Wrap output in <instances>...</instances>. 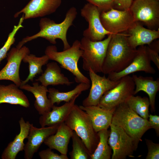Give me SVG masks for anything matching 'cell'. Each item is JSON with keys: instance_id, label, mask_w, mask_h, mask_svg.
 I'll list each match as a JSON object with an SVG mask.
<instances>
[{"instance_id": "cell-1", "label": "cell", "mask_w": 159, "mask_h": 159, "mask_svg": "<svg viewBox=\"0 0 159 159\" xmlns=\"http://www.w3.org/2000/svg\"><path fill=\"white\" fill-rule=\"evenodd\" d=\"M126 32L112 34L103 62L102 73L105 74L118 72L131 62L137 52L127 39Z\"/></svg>"}, {"instance_id": "cell-2", "label": "cell", "mask_w": 159, "mask_h": 159, "mask_svg": "<svg viewBox=\"0 0 159 159\" xmlns=\"http://www.w3.org/2000/svg\"><path fill=\"white\" fill-rule=\"evenodd\" d=\"M77 14L75 7H71L67 12L64 20L59 23H57L49 18H42L39 24L40 31L34 35L23 38L19 42L16 47L20 48L27 42L41 37L54 44H56V39H59L62 42L63 50L69 48L71 46L67 40V32L69 28L73 25Z\"/></svg>"}, {"instance_id": "cell-3", "label": "cell", "mask_w": 159, "mask_h": 159, "mask_svg": "<svg viewBox=\"0 0 159 159\" xmlns=\"http://www.w3.org/2000/svg\"><path fill=\"white\" fill-rule=\"evenodd\" d=\"M111 123L122 128L133 140L137 147L143 136L151 128L148 120L135 113L125 102L115 109Z\"/></svg>"}, {"instance_id": "cell-4", "label": "cell", "mask_w": 159, "mask_h": 159, "mask_svg": "<svg viewBox=\"0 0 159 159\" xmlns=\"http://www.w3.org/2000/svg\"><path fill=\"white\" fill-rule=\"evenodd\" d=\"M80 45V41L76 40L70 48L61 52L57 51L56 46L49 45L46 48L45 54L49 60L57 62L61 67L71 72L76 82L90 84V80L82 74L78 66V62L82 54Z\"/></svg>"}, {"instance_id": "cell-5", "label": "cell", "mask_w": 159, "mask_h": 159, "mask_svg": "<svg viewBox=\"0 0 159 159\" xmlns=\"http://www.w3.org/2000/svg\"><path fill=\"white\" fill-rule=\"evenodd\" d=\"M64 122L76 132L90 153L92 154L97 145L99 138L87 114L75 104Z\"/></svg>"}, {"instance_id": "cell-6", "label": "cell", "mask_w": 159, "mask_h": 159, "mask_svg": "<svg viewBox=\"0 0 159 159\" xmlns=\"http://www.w3.org/2000/svg\"><path fill=\"white\" fill-rule=\"evenodd\" d=\"M112 34L101 41H93L83 37L81 39L80 48L82 51V68L88 71L91 69L94 72H102L103 62L108 44Z\"/></svg>"}, {"instance_id": "cell-7", "label": "cell", "mask_w": 159, "mask_h": 159, "mask_svg": "<svg viewBox=\"0 0 159 159\" xmlns=\"http://www.w3.org/2000/svg\"><path fill=\"white\" fill-rule=\"evenodd\" d=\"M135 87L132 77L129 75L125 76L119 80L115 86L104 94L98 105L108 110H115L130 96L134 95Z\"/></svg>"}, {"instance_id": "cell-8", "label": "cell", "mask_w": 159, "mask_h": 159, "mask_svg": "<svg viewBox=\"0 0 159 159\" xmlns=\"http://www.w3.org/2000/svg\"><path fill=\"white\" fill-rule=\"evenodd\" d=\"M130 10L135 22L140 23L149 29H159L158 1L134 0Z\"/></svg>"}, {"instance_id": "cell-9", "label": "cell", "mask_w": 159, "mask_h": 159, "mask_svg": "<svg viewBox=\"0 0 159 159\" xmlns=\"http://www.w3.org/2000/svg\"><path fill=\"white\" fill-rule=\"evenodd\" d=\"M108 142L113 151L112 159L132 157L137 147L133 140L120 127L111 124Z\"/></svg>"}, {"instance_id": "cell-10", "label": "cell", "mask_w": 159, "mask_h": 159, "mask_svg": "<svg viewBox=\"0 0 159 159\" xmlns=\"http://www.w3.org/2000/svg\"><path fill=\"white\" fill-rule=\"evenodd\" d=\"M100 18L104 28L112 34L127 32L135 22L129 10H120L112 8L100 13Z\"/></svg>"}, {"instance_id": "cell-11", "label": "cell", "mask_w": 159, "mask_h": 159, "mask_svg": "<svg viewBox=\"0 0 159 159\" xmlns=\"http://www.w3.org/2000/svg\"><path fill=\"white\" fill-rule=\"evenodd\" d=\"M100 13L97 7L89 3L85 4L81 10V16L88 23V28L84 31L83 35L93 41L102 40L106 35L111 34L102 26Z\"/></svg>"}, {"instance_id": "cell-12", "label": "cell", "mask_w": 159, "mask_h": 159, "mask_svg": "<svg viewBox=\"0 0 159 159\" xmlns=\"http://www.w3.org/2000/svg\"><path fill=\"white\" fill-rule=\"evenodd\" d=\"M30 53L29 48L26 46L11 48L7 54V63L0 71V80L11 81L19 87L21 84L19 75L21 63L24 57Z\"/></svg>"}, {"instance_id": "cell-13", "label": "cell", "mask_w": 159, "mask_h": 159, "mask_svg": "<svg viewBox=\"0 0 159 159\" xmlns=\"http://www.w3.org/2000/svg\"><path fill=\"white\" fill-rule=\"evenodd\" d=\"M151 61L147 53L146 46H139L133 60L129 65L120 72L108 74L107 77L112 80L117 81L125 76L138 71L154 74L156 71L151 66Z\"/></svg>"}, {"instance_id": "cell-14", "label": "cell", "mask_w": 159, "mask_h": 159, "mask_svg": "<svg viewBox=\"0 0 159 159\" xmlns=\"http://www.w3.org/2000/svg\"><path fill=\"white\" fill-rule=\"evenodd\" d=\"M89 74L91 81V86L88 96L82 102L84 106L98 105L104 94L111 89L118 83L119 80L112 81L105 76H101L91 69Z\"/></svg>"}, {"instance_id": "cell-15", "label": "cell", "mask_w": 159, "mask_h": 159, "mask_svg": "<svg viewBox=\"0 0 159 159\" xmlns=\"http://www.w3.org/2000/svg\"><path fill=\"white\" fill-rule=\"evenodd\" d=\"M62 0H31L21 10L14 15L16 18L23 14L24 19L43 17L55 12Z\"/></svg>"}, {"instance_id": "cell-16", "label": "cell", "mask_w": 159, "mask_h": 159, "mask_svg": "<svg viewBox=\"0 0 159 159\" xmlns=\"http://www.w3.org/2000/svg\"><path fill=\"white\" fill-rule=\"evenodd\" d=\"M59 125L38 128L31 124L27 138L28 141L25 144L24 150V158L32 159L46 139L55 133Z\"/></svg>"}, {"instance_id": "cell-17", "label": "cell", "mask_w": 159, "mask_h": 159, "mask_svg": "<svg viewBox=\"0 0 159 159\" xmlns=\"http://www.w3.org/2000/svg\"><path fill=\"white\" fill-rule=\"evenodd\" d=\"M80 94L77 95L69 102L61 106L54 105L50 111L41 115L39 119L41 127L59 125L64 122L75 104L76 99Z\"/></svg>"}, {"instance_id": "cell-18", "label": "cell", "mask_w": 159, "mask_h": 159, "mask_svg": "<svg viewBox=\"0 0 159 159\" xmlns=\"http://www.w3.org/2000/svg\"><path fill=\"white\" fill-rule=\"evenodd\" d=\"M126 32L128 34V42L134 48L136 49L138 46L149 45L159 38V29L155 30L146 28L138 22H135Z\"/></svg>"}, {"instance_id": "cell-19", "label": "cell", "mask_w": 159, "mask_h": 159, "mask_svg": "<svg viewBox=\"0 0 159 159\" xmlns=\"http://www.w3.org/2000/svg\"><path fill=\"white\" fill-rule=\"evenodd\" d=\"M79 106L89 116L95 132L108 129L110 127L115 110H108L98 105Z\"/></svg>"}, {"instance_id": "cell-20", "label": "cell", "mask_w": 159, "mask_h": 159, "mask_svg": "<svg viewBox=\"0 0 159 159\" xmlns=\"http://www.w3.org/2000/svg\"><path fill=\"white\" fill-rule=\"evenodd\" d=\"M73 130L64 122L60 124L55 134L48 137L44 142L49 148L61 154L67 155L68 145Z\"/></svg>"}, {"instance_id": "cell-21", "label": "cell", "mask_w": 159, "mask_h": 159, "mask_svg": "<svg viewBox=\"0 0 159 159\" xmlns=\"http://www.w3.org/2000/svg\"><path fill=\"white\" fill-rule=\"evenodd\" d=\"M33 86L28 84L20 85L19 88L31 92L35 99L34 107L39 114L41 115L50 111L53 105L47 96L48 89L47 87L39 85L37 82H34Z\"/></svg>"}, {"instance_id": "cell-22", "label": "cell", "mask_w": 159, "mask_h": 159, "mask_svg": "<svg viewBox=\"0 0 159 159\" xmlns=\"http://www.w3.org/2000/svg\"><path fill=\"white\" fill-rule=\"evenodd\" d=\"M19 123L20 132L4 149L1 156L2 159H15L19 153L24 150V141L27 138L31 124L29 121L25 122L22 117L19 120Z\"/></svg>"}, {"instance_id": "cell-23", "label": "cell", "mask_w": 159, "mask_h": 159, "mask_svg": "<svg viewBox=\"0 0 159 159\" xmlns=\"http://www.w3.org/2000/svg\"><path fill=\"white\" fill-rule=\"evenodd\" d=\"M132 77L135 85L134 95L140 91L146 93L149 96L151 110L154 112L155 97L159 90V78L154 80L152 77L138 76L135 74H133Z\"/></svg>"}, {"instance_id": "cell-24", "label": "cell", "mask_w": 159, "mask_h": 159, "mask_svg": "<svg viewBox=\"0 0 159 159\" xmlns=\"http://www.w3.org/2000/svg\"><path fill=\"white\" fill-rule=\"evenodd\" d=\"M35 80L40 82L42 85L47 87L49 85L69 86L73 83L62 73L61 68L57 64L53 62L47 64L44 72Z\"/></svg>"}, {"instance_id": "cell-25", "label": "cell", "mask_w": 159, "mask_h": 159, "mask_svg": "<svg viewBox=\"0 0 159 159\" xmlns=\"http://www.w3.org/2000/svg\"><path fill=\"white\" fill-rule=\"evenodd\" d=\"M15 84H0V104L6 103L19 105L25 108L30 106L28 98Z\"/></svg>"}, {"instance_id": "cell-26", "label": "cell", "mask_w": 159, "mask_h": 159, "mask_svg": "<svg viewBox=\"0 0 159 159\" xmlns=\"http://www.w3.org/2000/svg\"><path fill=\"white\" fill-rule=\"evenodd\" d=\"M90 87V84L81 82L73 89L67 92H60L54 88H50L48 89V97L53 105L55 103L59 105L63 101L68 102L77 95L88 90Z\"/></svg>"}, {"instance_id": "cell-27", "label": "cell", "mask_w": 159, "mask_h": 159, "mask_svg": "<svg viewBox=\"0 0 159 159\" xmlns=\"http://www.w3.org/2000/svg\"><path fill=\"white\" fill-rule=\"evenodd\" d=\"M49 60L45 54L39 57L32 54L26 55L22 61L24 63H28L29 74L24 80L21 81V85L26 84L29 81L33 82L34 78L37 75L43 72L42 66L47 64Z\"/></svg>"}, {"instance_id": "cell-28", "label": "cell", "mask_w": 159, "mask_h": 159, "mask_svg": "<svg viewBox=\"0 0 159 159\" xmlns=\"http://www.w3.org/2000/svg\"><path fill=\"white\" fill-rule=\"evenodd\" d=\"M110 130L108 129L100 130L97 132L99 140L93 153L90 155L91 159H110L111 148L108 141Z\"/></svg>"}, {"instance_id": "cell-29", "label": "cell", "mask_w": 159, "mask_h": 159, "mask_svg": "<svg viewBox=\"0 0 159 159\" xmlns=\"http://www.w3.org/2000/svg\"><path fill=\"white\" fill-rule=\"evenodd\" d=\"M125 102L138 115L144 119H148L150 103L148 97H142L139 96H135L133 95L130 96Z\"/></svg>"}, {"instance_id": "cell-30", "label": "cell", "mask_w": 159, "mask_h": 159, "mask_svg": "<svg viewBox=\"0 0 159 159\" xmlns=\"http://www.w3.org/2000/svg\"><path fill=\"white\" fill-rule=\"evenodd\" d=\"M72 149L69 152L71 159H90L91 154L86 148L84 142L73 130L71 137Z\"/></svg>"}, {"instance_id": "cell-31", "label": "cell", "mask_w": 159, "mask_h": 159, "mask_svg": "<svg viewBox=\"0 0 159 159\" xmlns=\"http://www.w3.org/2000/svg\"><path fill=\"white\" fill-rule=\"evenodd\" d=\"M24 20V16L23 14L20 19L18 24L14 26L12 31L9 34L4 45L0 49V62L7 57L8 52L11 46L15 42V36L17 32L20 28L23 27L22 24Z\"/></svg>"}, {"instance_id": "cell-32", "label": "cell", "mask_w": 159, "mask_h": 159, "mask_svg": "<svg viewBox=\"0 0 159 159\" xmlns=\"http://www.w3.org/2000/svg\"><path fill=\"white\" fill-rule=\"evenodd\" d=\"M148 54L151 61H152L159 70V40L146 46Z\"/></svg>"}, {"instance_id": "cell-33", "label": "cell", "mask_w": 159, "mask_h": 159, "mask_svg": "<svg viewBox=\"0 0 159 159\" xmlns=\"http://www.w3.org/2000/svg\"><path fill=\"white\" fill-rule=\"evenodd\" d=\"M148 152L146 159H159V144L153 143L151 140L145 139Z\"/></svg>"}, {"instance_id": "cell-34", "label": "cell", "mask_w": 159, "mask_h": 159, "mask_svg": "<svg viewBox=\"0 0 159 159\" xmlns=\"http://www.w3.org/2000/svg\"><path fill=\"white\" fill-rule=\"evenodd\" d=\"M97 7L101 12L106 11L113 8L114 0H86Z\"/></svg>"}, {"instance_id": "cell-35", "label": "cell", "mask_w": 159, "mask_h": 159, "mask_svg": "<svg viewBox=\"0 0 159 159\" xmlns=\"http://www.w3.org/2000/svg\"><path fill=\"white\" fill-rule=\"evenodd\" d=\"M49 148L42 150L39 153V155L41 159H68L67 155H59L52 151Z\"/></svg>"}, {"instance_id": "cell-36", "label": "cell", "mask_w": 159, "mask_h": 159, "mask_svg": "<svg viewBox=\"0 0 159 159\" xmlns=\"http://www.w3.org/2000/svg\"><path fill=\"white\" fill-rule=\"evenodd\" d=\"M133 0H114L113 8L120 10H129Z\"/></svg>"}, {"instance_id": "cell-37", "label": "cell", "mask_w": 159, "mask_h": 159, "mask_svg": "<svg viewBox=\"0 0 159 159\" xmlns=\"http://www.w3.org/2000/svg\"><path fill=\"white\" fill-rule=\"evenodd\" d=\"M148 121L151 128H153L157 134H159V116L156 115L149 114Z\"/></svg>"}, {"instance_id": "cell-38", "label": "cell", "mask_w": 159, "mask_h": 159, "mask_svg": "<svg viewBox=\"0 0 159 159\" xmlns=\"http://www.w3.org/2000/svg\"><path fill=\"white\" fill-rule=\"evenodd\" d=\"M156 0V1H159V0Z\"/></svg>"}, {"instance_id": "cell-39", "label": "cell", "mask_w": 159, "mask_h": 159, "mask_svg": "<svg viewBox=\"0 0 159 159\" xmlns=\"http://www.w3.org/2000/svg\"></svg>"}]
</instances>
